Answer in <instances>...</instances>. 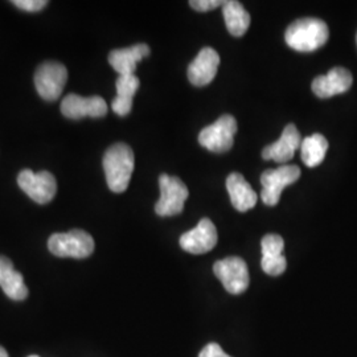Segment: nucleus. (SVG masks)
Wrapping results in <instances>:
<instances>
[{
    "label": "nucleus",
    "mask_w": 357,
    "mask_h": 357,
    "mask_svg": "<svg viewBox=\"0 0 357 357\" xmlns=\"http://www.w3.org/2000/svg\"><path fill=\"white\" fill-rule=\"evenodd\" d=\"M134 165V153L126 143H115L105 153L103 169L110 191L122 193L128 190Z\"/></svg>",
    "instance_id": "f257e3e1"
},
{
    "label": "nucleus",
    "mask_w": 357,
    "mask_h": 357,
    "mask_svg": "<svg viewBox=\"0 0 357 357\" xmlns=\"http://www.w3.org/2000/svg\"><path fill=\"white\" fill-rule=\"evenodd\" d=\"M330 38L327 24L315 17L298 19L287 28L284 40L298 52H314L321 48Z\"/></svg>",
    "instance_id": "f03ea898"
},
{
    "label": "nucleus",
    "mask_w": 357,
    "mask_h": 357,
    "mask_svg": "<svg viewBox=\"0 0 357 357\" xmlns=\"http://www.w3.org/2000/svg\"><path fill=\"white\" fill-rule=\"evenodd\" d=\"M94 246L93 237L88 231L81 229L56 233L48 240L50 252L60 258H88L94 252Z\"/></svg>",
    "instance_id": "7ed1b4c3"
},
{
    "label": "nucleus",
    "mask_w": 357,
    "mask_h": 357,
    "mask_svg": "<svg viewBox=\"0 0 357 357\" xmlns=\"http://www.w3.org/2000/svg\"><path fill=\"white\" fill-rule=\"evenodd\" d=\"M160 199L155 204L156 215L162 217H171L180 215L184 211V203L190 196L187 185L176 178L169 175L159 176Z\"/></svg>",
    "instance_id": "20e7f679"
},
{
    "label": "nucleus",
    "mask_w": 357,
    "mask_h": 357,
    "mask_svg": "<svg viewBox=\"0 0 357 357\" xmlns=\"http://www.w3.org/2000/svg\"><path fill=\"white\" fill-rule=\"evenodd\" d=\"M236 132L237 122L234 116L222 115L213 125L202 130L199 135V143L211 153H228L233 147Z\"/></svg>",
    "instance_id": "39448f33"
},
{
    "label": "nucleus",
    "mask_w": 357,
    "mask_h": 357,
    "mask_svg": "<svg viewBox=\"0 0 357 357\" xmlns=\"http://www.w3.org/2000/svg\"><path fill=\"white\" fill-rule=\"evenodd\" d=\"M68 79V70L65 65L59 61H45L40 65L35 73V86L38 96L53 102L60 98Z\"/></svg>",
    "instance_id": "423d86ee"
},
{
    "label": "nucleus",
    "mask_w": 357,
    "mask_h": 357,
    "mask_svg": "<svg viewBox=\"0 0 357 357\" xmlns=\"http://www.w3.org/2000/svg\"><path fill=\"white\" fill-rule=\"evenodd\" d=\"M301 178V168L294 165H283L277 169H268L261 176V199L268 206L280 203L282 191Z\"/></svg>",
    "instance_id": "0eeeda50"
},
{
    "label": "nucleus",
    "mask_w": 357,
    "mask_h": 357,
    "mask_svg": "<svg viewBox=\"0 0 357 357\" xmlns=\"http://www.w3.org/2000/svg\"><path fill=\"white\" fill-rule=\"evenodd\" d=\"M213 273L225 290L230 294H243L249 287V270L248 265L240 257H228L217 261L213 266Z\"/></svg>",
    "instance_id": "6e6552de"
},
{
    "label": "nucleus",
    "mask_w": 357,
    "mask_h": 357,
    "mask_svg": "<svg viewBox=\"0 0 357 357\" xmlns=\"http://www.w3.org/2000/svg\"><path fill=\"white\" fill-rule=\"evenodd\" d=\"M19 187L38 204H48L57 192L56 178L48 171L35 174L31 169H23L17 176Z\"/></svg>",
    "instance_id": "1a4fd4ad"
},
{
    "label": "nucleus",
    "mask_w": 357,
    "mask_h": 357,
    "mask_svg": "<svg viewBox=\"0 0 357 357\" xmlns=\"http://www.w3.org/2000/svg\"><path fill=\"white\" fill-rule=\"evenodd\" d=\"M180 246L192 255H204L211 252L217 243V230L209 218H202L196 228L180 237Z\"/></svg>",
    "instance_id": "9d476101"
},
{
    "label": "nucleus",
    "mask_w": 357,
    "mask_h": 357,
    "mask_svg": "<svg viewBox=\"0 0 357 357\" xmlns=\"http://www.w3.org/2000/svg\"><path fill=\"white\" fill-rule=\"evenodd\" d=\"M61 113L69 119H81L85 116L101 118L107 114V105L102 97H81L68 94L61 102Z\"/></svg>",
    "instance_id": "9b49d317"
},
{
    "label": "nucleus",
    "mask_w": 357,
    "mask_h": 357,
    "mask_svg": "<svg viewBox=\"0 0 357 357\" xmlns=\"http://www.w3.org/2000/svg\"><path fill=\"white\" fill-rule=\"evenodd\" d=\"M354 77L345 68H333L326 76L317 77L312 81V91L321 100L331 98L333 96L345 93L351 89Z\"/></svg>",
    "instance_id": "f8f14e48"
},
{
    "label": "nucleus",
    "mask_w": 357,
    "mask_h": 357,
    "mask_svg": "<svg viewBox=\"0 0 357 357\" xmlns=\"http://www.w3.org/2000/svg\"><path fill=\"white\" fill-rule=\"evenodd\" d=\"M220 56L213 48L205 47L188 66V79L195 86H206L217 75Z\"/></svg>",
    "instance_id": "ddd939ff"
},
{
    "label": "nucleus",
    "mask_w": 357,
    "mask_h": 357,
    "mask_svg": "<svg viewBox=\"0 0 357 357\" xmlns=\"http://www.w3.org/2000/svg\"><path fill=\"white\" fill-rule=\"evenodd\" d=\"M301 132L298 131L295 125L290 123L284 128L278 141L264 149L262 158L265 160H274L281 165L287 163L293 159L295 151L301 147Z\"/></svg>",
    "instance_id": "4468645a"
},
{
    "label": "nucleus",
    "mask_w": 357,
    "mask_h": 357,
    "mask_svg": "<svg viewBox=\"0 0 357 357\" xmlns=\"http://www.w3.org/2000/svg\"><path fill=\"white\" fill-rule=\"evenodd\" d=\"M150 54L147 44H137L125 50H115L109 54V64L113 66L119 76L135 75L138 63Z\"/></svg>",
    "instance_id": "2eb2a0df"
},
{
    "label": "nucleus",
    "mask_w": 357,
    "mask_h": 357,
    "mask_svg": "<svg viewBox=\"0 0 357 357\" xmlns=\"http://www.w3.org/2000/svg\"><path fill=\"white\" fill-rule=\"evenodd\" d=\"M0 287L10 299L16 302H22L28 296L23 275L16 271L13 262L3 255H0Z\"/></svg>",
    "instance_id": "dca6fc26"
},
{
    "label": "nucleus",
    "mask_w": 357,
    "mask_h": 357,
    "mask_svg": "<svg viewBox=\"0 0 357 357\" xmlns=\"http://www.w3.org/2000/svg\"><path fill=\"white\" fill-rule=\"evenodd\" d=\"M227 190L231 204L240 212H246L257 204V193L241 174H230L227 178Z\"/></svg>",
    "instance_id": "f3484780"
},
{
    "label": "nucleus",
    "mask_w": 357,
    "mask_h": 357,
    "mask_svg": "<svg viewBox=\"0 0 357 357\" xmlns=\"http://www.w3.org/2000/svg\"><path fill=\"white\" fill-rule=\"evenodd\" d=\"M222 15L230 35L241 38L250 26V15L237 0H228L222 6Z\"/></svg>",
    "instance_id": "a211bd4d"
},
{
    "label": "nucleus",
    "mask_w": 357,
    "mask_h": 357,
    "mask_svg": "<svg viewBox=\"0 0 357 357\" xmlns=\"http://www.w3.org/2000/svg\"><path fill=\"white\" fill-rule=\"evenodd\" d=\"M328 150V141L321 134L307 137L301 143V156L307 167L319 166Z\"/></svg>",
    "instance_id": "6ab92c4d"
},
{
    "label": "nucleus",
    "mask_w": 357,
    "mask_h": 357,
    "mask_svg": "<svg viewBox=\"0 0 357 357\" xmlns=\"http://www.w3.org/2000/svg\"><path fill=\"white\" fill-rule=\"evenodd\" d=\"M116 97L132 100L137 90L139 89V78L135 75H128V76H119L116 82Z\"/></svg>",
    "instance_id": "aec40b11"
},
{
    "label": "nucleus",
    "mask_w": 357,
    "mask_h": 357,
    "mask_svg": "<svg viewBox=\"0 0 357 357\" xmlns=\"http://www.w3.org/2000/svg\"><path fill=\"white\" fill-rule=\"evenodd\" d=\"M261 248H262V257H268V258L280 257L283 255L284 241L278 234H266L262 238Z\"/></svg>",
    "instance_id": "412c9836"
},
{
    "label": "nucleus",
    "mask_w": 357,
    "mask_h": 357,
    "mask_svg": "<svg viewBox=\"0 0 357 357\" xmlns=\"http://www.w3.org/2000/svg\"><path fill=\"white\" fill-rule=\"evenodd\" d=\"M261 266L262 270L271 275V277H278L284 273V270L287 268V261L284 255H280V257H262L261 261Z\"/></svg>",
    "instance_id": "4be33fe9"
},
{
    "label": "nucleus",
    "mask_w": 357,
    "mask_h": 357,
    "mask_svg": "<svg viewBox=\"0 0 357 357\" xmlns=\"http://www.w3.org/2000/svg\"><path fill=\"white\" fill-rule=\"evenodd\" d=\"M13 4L26 13H38L48 4L47 0H13Z\"/></svg>",
    "instance_id": "5701e85b"
},
{
    "label": "nucleus",
    "mask_w": 357,
    "mask_h": 357,
    "mask_svg": "<svg viewBox=\"0 0 357 357\" xmlns=\"http://www.w3.org/2000/svg\"><path fill=\"white\" fill-rule=\"evenodd\" d=\"M224 3L225 1H222V0H192L190 1V6L199 13H208L220 6H224Z\"/></svg>",
    "instance_id": "b1692460"
},
{
    "label": "nucleus",
    "mask_w": 357,
    "mask_h": 357,
    "mask_svg": "<svg viewBox=\"0 0 357 357\" xmlns=\"http://www.w3.org/2000/svg\"><path fill=\"white\" fill-rule=\"evenodd\" d=\"M112 109L115 114L119 115V116H126L130 114V112L132 109V100L115 97L112 102Z\"/></svg>",
    "instance_id": "393cba45"
},
{
    "label": "nucleus",
    "mask_w": 357,
    "mask_h": 357,
    "mask_svg": "<svg viewBox=\"0 0 357 357\" xmlns=\"http://www.w3.org/2000/svg\"><path fill=\"white\" fill-rule=\"evenodd\" d=\"M199 357H231L222 351V348L217 343H209L204 349L200 352Z\"/></svg>",
    "instance_id": "a878e982"
},
{
    "label": "nucleus",
    "mask_w": 357,
    "mask_h": 357,
    "mask_svg": "<svg viewBox=\"0 0 357 357\" xmlns=\"http://www.w3.org/2000/svg\"><path fill=\"white\" fill-rule=\"evenodd\" d=\"M0 357H10L8 354H7V351L1 345H0Z\"/></svg>",
    "instance_id": "bb28decb"
},
{
    "label": "nucleus",
    "mask_w": 357,
    "mask_h": 357,
    "mask_svg": "<svg viewBox=\"0 0 357 357\" xmlns=\"http://www.w3.org/2000/svg\"><path fill=\"white\" fill-rule=\"evenodd\" d=\"M28 357H38V356H36V355H32V356H28Z\"/></svg>",
    "instance_id": "cd10ccee"
},
{
    "label": "nucleus",
    "mask_w": 357,
    "mask_h": 357,
    "mask_svg": "<svg viewBox=\"0 0 357 357\" xmlns=\"http://www.w3.org/2000/svg\"><path fill=\"white\" fill-rule=\"evenodd\" d=\"M356 43H357V35H356Z\"/></svg>",
    "instance_id": "c85d7f7f"
}]
</instances>
